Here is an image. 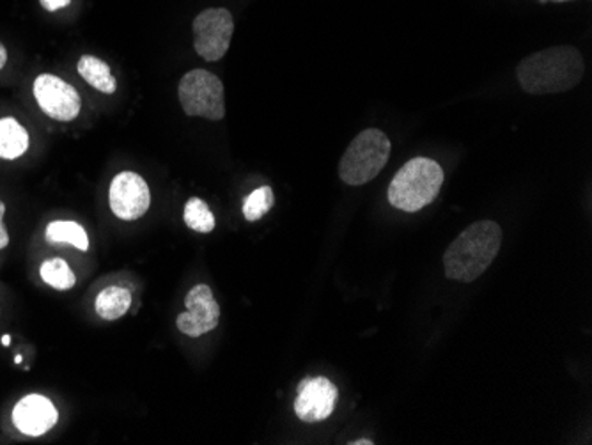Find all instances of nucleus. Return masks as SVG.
I'll use <instances>...</instances> for the list:
<instances>
[{
  "instance_id": "f257e3e1",
  "label": "nucleus",
  "mask_w": 592,
  "mask_h": 445,
  "mask_svg": "<svg viewBox=\"0 0 592 445\" xmlns=\"http://www.w3.org/2000/svg\"><path fill=\"white\" fill-rule=\"evenodd\" d=\"M583 72L582 53L569 45H559L523 59L516 67V77L529 95H557L577 87Z\"/></svg>"
},
{
  "instance_id": "f03ea898",
  "label": "nucleus",
  "mask_w": 592,
  "mask_h": 445,
  "mask_svg": "<svg viewBox=\"0 0 592 445\" xmlns=\"http://www.w3.org/2000/svg\"><path fill=\"white\" fill-rule=\"evenodd\" d=\"M502 245V227L497 222L481 221L468 225L445 250V277L458 283L478 281L497 258Z\"/></svg>"
},
{
  "instance_id": "7ed1b4c3",
  "label": "nucleus",
  "mask_w": 592,
  "mask_h": 445,
  "mask_svg": "<svg viewBox=\"0 0 592 445\" xmlns=\"http://www.w3.org/2000/svg\"><path fill=\"white\" fill-rule=\"evenodd\" d=\"M444 185V171L435 160L411 159L388 185V201L397 210L416 213L435 201Z\"/></svg>"
},
{
  "instance_id": "20e7f679",
  "label": "nucleus",
  "mask_w": 592,
  "mask_h": 445,
  "mask_svg": "<svg viewBox=\"0 0 592 445\" xmlns=\"http://www.w3.org/2000/svg\"><path fill=\"white\" fill-rule=\"evenodd\" d=\"M391 157V140L382 129L360 132L340 162V177L349 187H360L382 173Z\"/></svg>"
},
{
  "instance_id": "39448f33",
  "label": "nucleus",
  "mask_w": 592,
  "mask_h": 445,
  "mask_svg": "<svg viewBox=\"0 0 592 445\" xmlns=\"http://www.w3.org/2000/svg\"><path fill=\"white\" fill-rule=\"evenodd\" d=\"M177 98L185 114L190 118H205L208 121H222L225 118L224 84L217 75L206 70H192L185 73Z\"/></svg>"
},
{
  "instance_id": "423d86ee",
  "label": "nucleus",
  "mask_w": 592,
  "mask_h": 445,
  "mask_svg": "<svg viewBox=\"0 0 592 445\" xmlns=\"http://www.w3.org/2000/svg\"><path fill=\"white\" fill-rule=\"evenodd\" d=\"M194 48L205 61L217 63L230 50L234 18L225 8H210L194 20Z\"/></svg>"
},
{
  "instance_id": "0eeeda50",
  "label": "nucleus",
  "mask_w": 592,
  "mask_h": 445,
  "mask_svg": "<svg viewBox=\"0 0 592 445\" xmlns=\"http://www.w3.org/2000/svg\"><path fill=\"white\" fill-rule=\"evenodd\" d=\"M109 205L121 221H139L151 207L148 183L137 173L123 171L110 183Z\"/></svg>"
},
{
  "instance_id": "6e6552de",
  "label": "nucleus",
  "mask_w": 592,
  "mask_h": 445,
  "mask_svg": "<svg viewBox=\"0 0 592 445\" xmlns=\"http://www.w3.org/2000/svg\"><path fill=\"white\" fill-rule=\"evenodd\" d=\"M33 91L39 109L52 120L70 123L81 114V95L63 78L44 73L34 81Z\"/></svg>"
},
{
  "instance_id": "1a4fd4ad",
  "label": "nucleus",
  "mask_w": 592,
  "mask_h": 445,
  "mask_svg": "<svg viewBox=\"0 0 592 445\" xmlns=\"http://www.w3.org/2000/svg\"><path fill=\"white\" fill-rule=\"evenodd\" d=\"M187 311L182 312L176 320L177 331L188 337H201L219 326L220 306L213 297L208 284H197L192 287L185 298Z\"/></svg>"
},
{
  "instance_id": "9d476101",
  "label": "nucleus",
  "mask_w": 592,
  "mask_h": 445,
  "mask_svg": "<svg viewBox=\"0 0 592 445\" xmlns=\"http://www.w3.org/2000/svg\"><path fill=\"white\" fill-rule=\"evenodd\" d=\"M337 387L329 379L316 376L306 379L298 385L295 399V413L304 422H321L334 412L337 403Z\"/></svg>"
},
{
  "instance_id": "9b49d317",
  "label": "nucleus",
  "mask_w": 592,
  "mask_h": 445,
  "mask_svg": "<svg viewBox=\"0 0 592 445\" xmlns=\"http://www.w3.org/2000/svg\"><path fill=\"white\" fill-rule=\"evenodd\" d=\"M59 421L58 408L41 394H29L13 408V422L20 433L27 436H44Z\"/></svg>"
},
{
  "instance_id": "f8f14e48",
  "label": "nucleus",
  "mask_w": 592,
  "mask_h": 445,
  "mask_svg": "<svg viewBox=\"0 0 592 445\" xmlns=\"http://www.w3.org/2000/svg\"><path fill=\"white\" fill-rule=\"evenodd\" d=\"M77 70L81 77L89 86L95 87L96 91L103 92V95H114L118 89V81H115L109 64L95 55H82L78 59Z\"/></svg>"
},
{
  "instance_id": "ddd939ff",
  "label": "nucleus",
  "mask_w": 592,
  "mask_h": 445,
  "mask_svg": "<svg viewBox=\"0 0 592 445\" xmlns=\"http://www.w3.org/2000/svg\"><path fill=\"white\" fill-rule=\"evenodd\" d=\"M132 307V292L128 287L109 286L96 297V314L106 321H115L125 317Z\"/></svg>"
},
{
  "instance_id": "4468645a",
  "label": "nucleus",
  "mask_w": 592,
  "mask_h": 445,
  "mask_svg": "<svg viewBox=\"0 0 592 445\" xmlns=\"http://www.w3.org/2000/svg\"><path fill=\"white\" fill-rule=\"evenodd\" d=\"M29 134L15 118L0 120V159L15 160L29 149Z\"/></svg>"
},
{
  "instance_id": "2eb2a0df",
  "label": "nucleus",
  "mask_w": 592,
  "mask_h": 445,
  "mask_svg": "<svg viewBox=\"0 0 592 445\" xmlns=\"http://www.w3.org/2000/svg\"><path fill=\"white\" fill-rule=\"evenodd\" d=\"M45 238L48 244H70L82 252L89 250V236L81 224L73 221H53L47 225Z\"/></svg>"
},
{
  "instance_id": "dca6fc26",
  "label": "nucleus",
  "mask_w": 592,
  "mask_h": 445,
  "mask_svg": "<svg viewBox=\"0 0 592 445\" xmlns=\"http://www.w3.org/2000/svg\"><path fill=\"white\" fill-rule=\"evenodd\" d=\"M39 275L48 286L58 289V292H67L77 284L75 273L70 269V264L61 258H52L44 261L39 267Z\"/></svg>"
},
{
  "instance_id": "f3484780",
  "label": "nucleus",
  "mask_w": 592,
  "mask_h": 445,
  "mask_svg": "<svg viewBox=\"0 0 592 445\" xmlns=\"http://www.w3.org/2000/svg\"><path fill=\"white\" fill-rule=\"evenodd\" d=\"M183 221L197 233H211L215 230V215L199 197H192L183 208Z\"/></svg>"
},
{
  "instance_id": "a211bd4d",
  "label": "nucleus",
  "mask_w": 592,
  "mask_h": 445,
  "mask_svg": "<svg viewBox=\"0 0 592 445\" xmlns=\"http://www.w3.org/2000/svg\"><path fill=\"white\" fill-rule=\"evenodd\" d=\"M275 205L272 187H259L244 202L245 221L258 222L272 210Z\"/></svg>"
},
{
  "instance_id": "6ab92c4d",
  "label": "nucleus",
  "mask_w": 592,
  "mask_h": 445,
  "mask_svg": "<svg viewBox=\"0 0 592 445\" xmlns=\"http://www.w3.org/2000/svg\"><path fill=\"white\" fill-rule=\"evenodd\" d=\"M5 213V205L4 202L0 201V250L5 249L8 245H10V235H8V230H5L4 222H2V219H4Z\"/></svg>"
},
{
  "instance_id": "aec40b11",
  "label": "nucleus",
  "mask_w": 592,
  "mask_h": 445,
  "mask_svg": "<svg viewBox=\"0 0 592 445\" xmlns=\"http://www.w3.org/2000/svg\"><path fill=\"white\" fill-rule=\"evenodd\" d=\"M72 0H41V5H44L47 11H59L70 5Z\"/></svg>"
},
{
  "instance_id": "412c9836",
  "label": "nucleus",
  "mask_w": 592,
  "mask_h": 445,
  "mask_svg": "<svg viewBox=\"0 0 592 445\" xmlns=\"http://www.w3.org/2000/svg\"><path fill=\"white\" fill-rule=\"evenodd\" d=\"M8 63V52H5L4 45L0 44V70Z\"/></svg>"
},
{
  "instance_id": "4be33fe9",
  "label": "nucleus",
  "mask_w": 592,
  "mask_h": 445,
  "mask_svg": "<svg viewBox=\"0 0 592 445\" xmlns=\"http://www.w3.org/2000/svg\"><path fill=\"white\" fill-rule=\"evenodd\" d=\"M351 445H373V442L371 441H357V442H349Z\"/></svg>"
},
{
  "instance_id": "5701e85b",
  "label": "nucleus",
  "mask_w": 592,
  "mask_h": 445,
  "mask_svg": "<svg viewBox=\"0 0 592 445\" xmlns=\"http://www.w3.org/2000/svg\"><path fill=\"white\" fill-rule=\"evenodd\" d=\"M2 345L4 346L11 345V335H4V337H2Z\"/></svg>"
},
{
  "instance_id": "b1692460",
  "label": "nucleus",
  "mask_w": 592,
  "mask_h": 445,
  "mask_svg": "<svg viewBox=\"0 0 592 445\" xmlns=\"http://www.w3.org/2000/svg\"><path fill=\"white\" fill-rule=\"evenodd\" d=\"M541 4H546V2H569V0H540Z\"/></svg>"
}]
</instances>
